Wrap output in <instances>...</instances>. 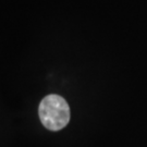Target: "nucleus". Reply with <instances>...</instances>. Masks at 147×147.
I'll return each mask as SVG.
<instances>
[{"mask_svg":"<svg viewBox=\"0 0 147 147\" xmlns=\"http://www.w3.org/2000/svg\"><path fill=\"white\" fill-rule=\"evenodd\" d=\"M39 119L50 131H59L70 121V107L59 95H48L39 104Z\"/></svg>","mask_w":147,"mask_h":147,"instance_id":"nucleus-1","label":"nucleus"}]
</instances>
